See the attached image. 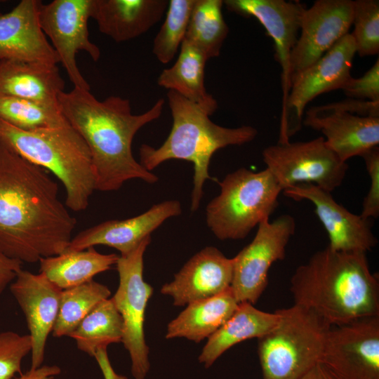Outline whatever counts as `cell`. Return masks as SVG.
Returning <instances> with one entry per match:
<instances>
[{"mask_svg": "<svg viewBox=\"0 0 379 379\" xmlns=\"http://www.w3.org/2000/svg\"><path fill=\"white\" fill-rule=\"evenodd\" d=\"M366 171L370 178L369 190L362 204L361 216L365 219L379 216V147H372L363 153Z\"/></svg>", "mask_w": 379, "mask_h": 379, "instance_id": "e575fe53", "label": "cell"}, {"mask_svg": "<svg viewBox=\"0 0 379 379\" xmlns=\"http://www.w3.org/2000/svg\"><path fill=\"white\" fill-rule=\"evenodd\" d=\"M295 201L307 200L324 225L333 250L366 253L377 243L370 220L351 213L339 204L331 192L311 183H300L283 191Z\"/></svg>", "mask_w": 379, "mask_h": 379, "instance_id": "2e32d148", "label": "cell"}, {"mask_svg": "<svg viewBox=\"0 0 379 379\" xmlns=\"http://www.w3.org/2000/svg\"><path fill=\"white\" fill-rule=\"evenodd\" d=\"M10 291L25 315L32 338L31 369L42 366L47 339L52 332L62 289L44 274L21 270L10 284Z\"/></svg>", "mask_w": 379, "mask_h": 379, "instance_id": "ac0fdd59", "label": "cell"}, {"mask_svg": "<svg viewBox=\"0 0 379 379\" xmlns=\"http://www.w3.org/2000/svg\"><path fill=\"white\" fill-rule=\"evenodd\" d=\"M279 314L264 312L248 302L239 303L232 316L208 338L199 361L208 368L227 350L244 340L259 338L272 330Z\"/></svg>", "mask_w": 379, "mask_h": 379, "instance_id": "cb8c5ba5", "label": "cell"}, {"mask_svg": "<svg viewBox=\"0 0 379 379\" xmlns=\"http://www.w3.org/2000/svg\"><path fill=\"white\" fill-rule=\"evenodd\" d=\"M277 311V324L258 338L262 378L297 379L320 362L331 326L295 304Z\"/></svg>", "mask_w": 379, "mask_h": 379, "instance_id": "52a82bcc", "label": "cell"}, {"mask_svg": "<svg viewBox=\"0 0 379 379\" xmlns=\"http://www.w3.org/2000/svg\"><path fill=\"white\" fill-rule=\"evenodd\" d=\"M352 15L351 0H317L305 8L291 55V81L349 33Z\"/></svg>", "mask_w": 379, "mask_h": 379, "instance_id": "9a60e30c", "label": "cell"}, {"mask_svg": "<svg viewBox=\"0 0 379 379\" xmlns=\"http://www.w3.org/2000/svg\"><path fill=\"white\" fill-rule=\"evenodd\" d=\"M266 168L282 190L300 183H311L331 192L344 180L348 165L326 145L323 137L277 142L262 153ZM282 191V192H283Z\"/></svg>", "mask_w": 379, "mask_h": 379, "instance_id": "9c48e42d", "label": "cell"}, {"mask_svg": "<svg viewBox=\"0 0 379 379\" xmlns=\"http://www.w3.org/2000/svg\"><path fill=\"white\" fill-rule=\"evenodd\" d=\"M105 379H128L126 376L117 373L113 369L109 361L107 348L98 349L94 356Z\"/></svg>", "mask_w": 379, "mask_h": 379, "instance_id": "74e56055", "label": "cell"}, {"mask_svg": "<svg viewBox=\"0 0 379 379\" xmlns=\"http://www.w3.org/2000/svg\"><path fill=\"white\" fill-rule=\"evenodd\" d=\"M295 221L288 214L262 220L247 246L233 258L230 288L238 303L254 305L265 290L272 264L284 260L286 246L294 234Z\"/></svg>", "mask_w": 379, "mask_h": 379, "instance_id": "7c38bea8", "label": "cell"}, {"mask_svg": "<svg viewBox=\"0 0 379 379\" xmlns=\"http://www.w3.org/2000/svg\"><path fill=\"white\" fill-rule=\"evenodd\" d=\"M220 194L206 208L208 227L220 240H241L278 206L283 191L267 169L240 168L225 175Z\"/></svg>", "mask_w": 379, "mask_h": 379, "instance_id": "8992f818", "label": "cell"}, {"mask_svg": "<svg viewBox=\"0 0 379 379\" xmlns=\"http://www.w3.org/2000/svg\"><path fill=\"white\" fill-rule=\"evenodd\" d=\"M32 338L14 331L0 333V379H12L21 373L23 358L32 352Z\"/></svg>", "mask_w": 379, "mask_h": 379, "instance_id": "836d02e7", "label": "cell"}, {"mask_svg": "<svg viewBox=\"0 0 379 379\" xmlns=\"http://www.w3.org/2000/svg\"><path fill=\"white\" fill-rule=\"evenodd\" d=\"M93 0H54L39 6L41 27L50 39L74 87L90 91V86L77 67L76 55L85 51L94 61L100 57L98 46L89 39L88 22Z\"/></svg>", "mask_w": 379, "mask_h": 379, "instance_id": "4fadbf2b", "label": "cell"}, {"mask_svg": "<svg viewBox=\"0 0 379 379\" xmlns=\"http://www.w3.org/2000/svg\"><path fill=\"white\" fill-rule=\"evenodd\" d=\"M302 125L321 132L326 145L343 161L379 144V102L347 98L314 106Z\"/></svg>", "mask_w": 379, "mask_h": 379, "instance_id": "ba28073f", "label": "cell"}, {"mask_svg": "<svg viewBox=\"0 0 379 379\" xmlns=\"http://www.w3.org/2000/svg\"><path fill=\"white\" fill-rule=\"evenodd\" d=\"M0 119L23 131L69 124L59 107L6 95H0Z\"/></svg>", "mask_w": 379, "mask_h": 379, "instance_id": "4dcf8cb0", "label": "cell"}, {"mask_svg": "<svg viewBox=\"0 0 379 379\" xmlns=\"http://www.w3.org/2000/svg\"><path fill=\"white\" fill-rule=\"evenodd\" d=\"M180 49L174 65L160 74L158 85L178 93L211 115L218 105L204 84V69L208 60L200 50L185 40Z\"/></svg>", "mask_w": 379, "mask_h": 379, "instance_id": "484cf974", "label": "cell"}, {"mask_svg": "<svg viewBox=\"0 0 379 379\" xmlns=\"http://www.w3.org/2000/svg\"><path fill=\"white\" fill-rule=\"evenodd\" d=\"M119 255L102 254L94 247L82 251H65L39 260V272L62 290L93 280L96 274L110 270Z\"/></svg>", "mask_w": 379, "mask_h": 379, "instance_id": "4316f807", "label": "cell"}, {"mask_svg": "<svg viewBox=\"0 0 379 379\" xmlns=\"http://www.w3.org/2000/svg\"><path fill=\"white\" fill-rule=\"evenodd\" d=\"M351 34L356 52L361 56L378 55L379 53V1H353Z\"/></svg>", "mask_w": 379, "mask_h": 379, "instance_id": "d6a6232c", "label": "cell"}, {"mask_svg": "<svg viewBox=\"0 0 379 379\" xmlns=\"http://www.w3.org/2000/svg\"><path fill=\"white\" fill-rule=\"evenodd\" d=\"M290 282L294 304L330 326L379 316L378 277L371 271L366 253L327 246L298 266Z\"/></svg>", "mask_w": 379, "mask_h": 379, "instance_id": "3957f363", "label": "cell"}, {"mask_svg": "<svg viewBox=\"0 0 379 379\" xmlns=\"http://www.w3.org/2000/svg\"><path fill=\"white\" fill-rule=\"evenodd\" d=\"M0 139L21 157L60 180L66 191L65 206L84 211L95 190L89 149L69 124L23 131L0 119Z\"/></svg>", "mask_w": 379, "mask_h": 379, "instance_id": "5b68a950", "label": "cell"}, {"mask_svg": "<svg viewBox=\"0 0 379 379\" xmlns=\"http://www.w3.org/2000/svg\"><path fill=\"white\" fill-rule=\"evenodd\" d=\"M110 295L107 286L93 280L62 290L52 335L55 338L69 336L84 317Z\"/></svg>", "mask_w": 379, "mask_h": 379, "instance_id": "f546056e", "label": "cell"}, {"mask_svg": "<svg viewBox=\"0 0 379 379\" xmlns=\"http://www.w3.org/2000/svg\"><path fill=\"white\" fill-rule=\"evenodd\" d=\"M150 242L149 236L131 253L119 256L116 264L119 283L112 298L122 318L121 343L129 353L131 373L135 379H144L150 366L144 324L146 307L153 288L143 279L144 254Z\"/></svg>", "mask_w": 379, "mask_h": 379, "instance_id": "8fae6325", "label": "cell"}, {"mask_svg": "<svg viewBox=\"0 0 379 379\" xmlns=\"http://www.w3.org/2000/svg\"><path fill=\"white\" fill-rule=\"evenodd\" d=\"M223 1L196 0L184 40L200 50L207 60L218 57L229 27L222 13Z\"/></svg>", "mask_w": 379, "mask_h": 379, "instance_id": "f1b7e54d", "label": "cell"}, {"mask_svg": "<svg viewBox=\"0 0 379 379\" xmlns=\"http://www.w3.org/2000/svg\"><path fill=\"white\" fill-rule=\"evenodd\" d=\"M297 379H336L321 364L318 363Z\"/></svg>", "mask_w": 379, "mask_h": 379, "instance_id": "ab89813d", "label": "cell"}, {"mask_svg": "<svg viewBox=\"0 0 379 379\" xmlns=\"http://www.w3.org/2000/svg\"><path fill=\"white\" fill-rule=\"evenodd\" d=\"M232 277L233 258L215 247L207 246L194 255L160 291L170 296L174 305H187L227 290Z\"/></svg>", "mask_w": 379, "mask_h": 379, "instance_id": "ffe728a7", "label": "cell"}, {"mask_svg": "<svg viewBox=\"0 0 379 379\" xmlns=\"http://www.w3.org/2000/svg\"><path fill=\"white\" fill-rule=\"evenodd\" d=\"M196 0H170L166 18L156 35L152 52L163 64L171 62L185 39Z\"/></svg>", "mask_w": 379, "mask_h": 379, "instance_id": "1f68e13d", "label": "cell"}, {"mask_svg": "<svg viewBox=\"0 0 379 379\" xmlns=\"http://www.w3.org/2000/svg\"><path fill=\"white\" fill-rule=\"evenodd\" d=\"M22 262L0 253V295L22 270Z\"/></svg>", "mask_w": 379, "mask_h": 379, "instance_id": "8d00e7d4", "label": "cell"}, {"mask_svg": "<svg viewBox=\"0 0 379 379\" xmlns=\"http://www.w3.org/2000/svg\"><path fill=\"white\" fill-rule=\"evenodd\" d=\"M38 0H22L10 12L0 13V60L56 65L59 58L39 22Z\"/></svg>", "mask_w": 379, "mask_h": 379, "instance_id": "44dd1931", "label": "cell"}, {"mask_svg": "<svg viewBox=\"0 0 379 379\" xmlns=\"http://www.w3.org/2000/svg\"><path fill=\"white\" fill-rule=\"evenodd\" d=\"M64 88L65 81L57 65L0 60V95L59 107L58 96Z\"/></svg>", "mask_w": 379, "mask_h": 379, "instance_id": "603a6c76", "label": "cell"}, {"mask_svg": "<svg viewBox=\"0 0 379 379\" xmlns=\"http://www.w3.org/2000/svg\"><path fill=\"white\" fill-rule=\"evenodd\" d=\"M320 363L336 379H379V316L331 326Z\"/></svg>", "mask_w": 379, "mask_h": 379, "instance_id": "5bb4252c", "label": "cell"}, {"mask_svg": "<svg viewBox=\"0 0 379 379\" xmlns=\"http://www.w3.org/2000/svg\"><path fill=\"white\" fill-rule=\"evenodd\" d=\"M348 98L379 102V60L361 77L353 78L342 89Z\"/></svg>", "mask_w": 379, "mask_h": 379, "instance_id": "d590c367", "label": "cell"}, {"mask_svg": "<svg viewBox=\"0 0 379 379\" xmlns=\"http://www.w3.org/2000/svg\"><path fill=\"white\" fill-rule=\"evenodd\" d=\"M223 4L231 12L255 18L273 39L275 60L281 68L282 112L291 88V55L298 38L305 5L284 0H225Z\"/></svg>", "mask_w": 379, "mask_h": 379, "instance_id": "e0dca14e", "label": "cell"}, {"mask_svg": "<svg viewBox=\"0 0 379 379\" xmlns=\"http://www.w3.org/2000/svg\"><path fill=\"white\" fill-rule=\"evenodd\" d=\"M58 107L69 125L86 143L92 159L95 190L115 191L132 179L149 184L159 178L146 170L132 153V142L137 132L161 115L165 104L159 99L150 109L133 114L129 100L109 96L98 100L90 91L74 87L62 92Z\"/></svg>", "mask_w": 379, "mask_h": 379, "instance_id": "7a4b0ae2", "label": "cell"}, {"mask_svg": "<svg viewBox=\"0 0 379 379\" xmlns=\"http://www.w3.org/2000/svg\"><path fill=\"white\" fill-rule=\"evenodd\" d=\"M76 225L47 171L0 139V253L22 263L60 254Z\"/></svg>", "mask_w": 379, "mask_h": 379, "instance_id": "6da1fadb", "label": "cell"}, {"mask_svg": "<svg viewBox=\"0 0 379 379\" xmlns=\"http://www.w3.org/2000/svg\"><path fill=\"white\" fill-rule=\"evenodd\" d=\"M168 0H93L91 18L117 43L141 36L159 22Z\"/></svg>", "mask_w": 379, "mask_h": 379, "instance_id": "7402d4cb", "label": "cell"}, {"mask_svg": "<svg viewBox=\"0 0 379 379\" xmlns=\"http://www.w3.org/2000/svg\"><path fill=\"white\" fill-rule=\"evenodd\" d=\"M173 123L166 140L159 147L142 144L139 149L140 164L152 171L170 159L190 161L194 166L190 210L199 208L207 180L217 181L208 173L213 154L220 149L248 143L258 135L255 128L241 126L228 128L213 122L204 110L178 93H167ZM218 182V181H217Z\"/></svg>", "mask_w": 379, "mask_h": 379, "instance_id": "277c9868", "label": "cell"}, {"mask_svg": "<svg viewBox=\"0 0 379 379\" xmlns=\"http://www.w3.org/2000/svg\"><path fill=\"white\" fill-rule=\"evenodd\" d=\"M61 372L60 367L55 365H43L40 367L31 369L24 374H21L19 379H53Z\"/></svg>", "mask_w": 379, "mask_h": 379, "instance_id": "f35d334b", "label": "cell"}, {"mask_svg": "<svg viewBox=\"0 0 379 379\" xmlns=\"http://www.w3.org/2000/svg\"><path fill=\"white\" fill-rule=\"evenodd\" d=\"M238 305L230 288L190 303L168 323L166 338H185L195 343L208 338L232 316Z\"/></svg>", "mask_w": 379, "mask_h": 379, "instance_id": "d4e9b609", "label": "cell"}, {"mask_svg": "<svg viewBox=\"0 0 379 379\" xmlns=\"http://www.w3.org/2000/svg\"><path fill=\"white\" fill-rule=\"evenodd\" d=\"M181 212L179 201L166 200L137 216L105 221L80 232L72 238L65 251H82L104 245L118 250L121 256L126 255L166 220Z\"/></svg>", "mask_w": 379, "mask_h": 379, "instance_id": "d6986e66", "label": "cell"}, {"mask_svg": "<svg viewBox=\"0 0 379 379\" xmlns=\"http://www.w3.org/2000/svg\"><path fill=\"white\" fill-rule=\"evenodd\" d=\"M356 46L350 33L335 43L319 59L294 76L285 108L281 112L278 142L289 141L302 125L307 105L318 95L343 89L352 77Z\"/></svg>", "mask_w": 379, "mask_h": 379, "instance_id": "30bf717a", "label": "cell"}, {"mask_svg": "<svg viewBox=\"0 0 379 379\" xmlns=\"http://www.w3.org/2000/svg\"><path fill=\"white\" fill-rule=\"evenodd\" d=\"M124 335L122 318L112 298L98 304L69 335L77 348L93 357L98 349L121 343Z\"/></svg>", "mask_w": 379, "mask_h": 379, "instance_id": "83f0119b", "label": "cell"}]
</instances>
